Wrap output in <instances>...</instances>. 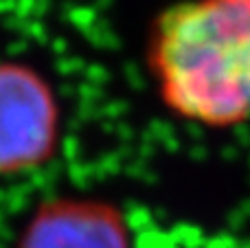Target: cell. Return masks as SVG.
<instances>
[{"instance_id":"obj_1","label":"cell","mask_w":250,"mask_h":248,"mask_svg":"<svg viewBox=\"0 0 250 248\" xmlns=\"http://www.w3.org/2000/svg\"><path fill=\"white\" fill-rule=\"evenodd\" d=\"M149 60L173 114L211 127L250 121V0H185L165 9Z\"/></svg>"},{"instance_id":"obj_2","label":"cell","mask_w":250,"mask_h":248,"mask_svg":"<svg viewBox=\"0 0 250 248\" xmlns=\"http://www.w3.org/2000/svg\"><path fill=\"white\" fill-rule=\"evenodd\" d=\"M57 134L60 114L51 86L29 66L0 62V176L46 163Z\"/></svg>"},{"instance_id":"obj_3","label":"cell","mask_w":250,"mask_h":248,"mask_svg":"<svg viewBox=\"0 0 250 248\" xmlns=\"http://www.w3.org/2000/svg\"><path fill=\"white\" fill-rule=\"evenodd\" d=\"M20 248H129L123 218L104 202L57 200L26 227Z\"/></svg>"}]
</instances>
